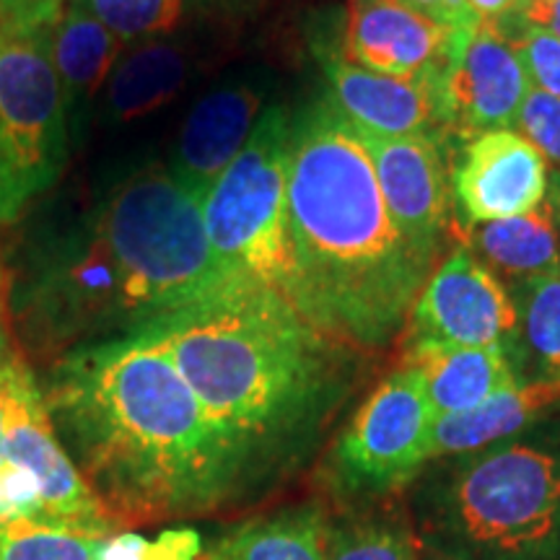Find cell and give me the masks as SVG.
I'll return each instance as SVG.
<instances>
[{"label": "cell", "instance_id": "obj_22", "mask_svg": "<svg viewBox=\"0 0 560 560\" xmlns=\"http://www.w3.org/2000/svg\"><path fill=\"white\" fill-rule=\"evenodd\" d=\"M325 516L301 506L231 529L202 560H325Z\"/></svg>", "mask_w": 560, "mask_h": 560}, {"label": "cell", "instance_id": "obj_1", "mask_svg": "<svg viewBox=\"0 0 560 560\" xmlns=\"http://www.w3.org/2000/svg\"><path fill=\"white\" fill-rule=\"evenodd\" d=\"M223 285L202 202L170 166L151 164L37 240L11 283V310L34 346L68 353L143 332Z\"/></svg>", "mask_w": 560, "mask_h": 560}, {"label": "cell", "instance_id": "obj_7", "mask_svg": "<svg viewBox=\"0 0 560 560\" xmlns=\"http://www.w3.org/2000/svg\"><path fill=\"white\" fill-rule=\"evenodd\" d=\"M70 143L52 26H0V223L19 221L62 177Z\"/></svg>", "mask_w": 560, "mask_h": 560}, {"label": "cell", "instance_id": "obj_34", "mask_svg": "<svg viewBox=\"0 0 560 560\" xmlns=\"http://www.w3.org/2000/svg\"><path fill=\"white\" fill-rule=\"evenodd\" d=\"M465 3L470 5V11L480 21H490V24H495V21L506 19L520 9L522 0H465Z\"/></svg>", "mask_w": 560, "mask_h": 560}, {"label": "cell", "instance_id": "obj_20", "mask_svg": "<svg viewBox=\"0 0 560 560\" xmlns=\"http://www.w3.org/2000/svg\"><path fill=\"white\" fill-rule=\"evenodd\" d=\"M125 47L128 45L117 39L102 21L75 3H68L58 24L52 26V62L66 94L70 140L81 138L91 104L102 94Z\"/></svg>", "mask_w": 560, "mask_h": 560}, {"label": "cell", "instance_id": "obj_12", "mask_svg": "<svg viewBox=\"0 0 560 560\" xmlns=\"http://www.w3.org/2000/svg\"><path fill=\"white\" fill-rule=\"evenodd\" d=\"M529 91L516 47L499 24L480 21L465 34L441 83L444 130L465 140L486 130L511 128Z\"/></svg>", "mask_w": 560, "mask_h": 560}, {"label": "cell", "instance_id": "obj_8", "mask_svg": "<svg viewBox=\"0 0 560 560\" xmlns=\"http://www.w3.org/2000/svg\"><path fill=\"white\" fill-rule=\"evenodd\" d=\"M433 423L418 376L408 369L389 374L335 441V490L348 501H374L408 486L431 462Z\"/></svg>", "mask_w": 560, "mask_h": 560}, {"label": "cell", "instance_id": "obj_31", "mask_svg": "<svg viewBox=\"0 0 560 560\" xmlns=\"http://www.w3.org/2000/svg\"><path fill=\"white\" fill-rule=\"evenodd\" d=\"M202 540L198 529L172 527L164 529L156 540H145L143 560H200Z\"/></svg>", "mask_w": 560, "mask_h": 560}, {"label": "cell", "instance_id": "obj_3", "mask_svg": "<svg viewBox=\"0 0 560 560\" xmlns=\"http://www.w3.org/2000/svg\"><path fill=\"white\" fill-rule=\"evenodd\" d=\"M143 332L219 431L240 495L299 465L348 382L346 346L265 285H223Z\"/></svg>", "mask_w": 560, "mask_h": 560}, {"label": "cell", "instance_id": "obj_24", "mask_svg": "<svg viewBox=\"0 0 560 560\" xmlns=\"http://www.w3.org/2000/svg\"><path fill=\"white\" fill-rule=\"evenodd\" d=\"M325 560H420L416 535L387 516H353L327 524Z\"/></svg>", "mask_w": 560, "mask_h": 560}, {"label": "cell", "instance_id": "obj_18", "mask_svg": "<svg viewBox=\"0 0 560 560\" xmlns=\"http://www.w3.org/2000/svg\"><path fill=\"white\" fill-rule=\"evenodd\" d=\"M192 66V52L170 37L128 45L102 89V117L128 125L161 109L187 86Z\"/></svg>", "mask_w": 560, "mask_h": 560}, {"label": "cell", "instance_id": "obj_11", "mask_svg": "<svg viewBox=\"0 0 560 560\" xmlns=\"http://www.w3.org/2000/svg\"><path fill=\"white\" fill-rule=\"evenodd\" d=\"M465 34L470 32H454L402 0H348L340 50L374 73L444 83Z\"/></svg>", "mask_w": 560, "mask_h": 560}, {"label": "cell", "instance_id": "obj_37", "mask_svg": "<svg viewBox=\"0 0 560 560\" xmlns=\"http://www.w3.org/2000/svg\"><path fill=\"white\" fill-rule=\"evenodd\" d=\"M431 560H444V558H431Z\"/></svg>", "mask_w": 560, "mask_h": 560}, {"label": "cell", "instance_id": "obj_25", "mask_svg": "<svg viewBox=\"0 0 560 560\" xmlns=\"http://www.w3.org/2000/svg\"><path fill=\"white\" fill-rule=\"evenodd\" d=\"M520 338L535 355L542 380H560V270L520 289Z\"/></svg>", "mask_w": 560, "mask_h": 560}, {"label": "cell", "instance_id": "obj_10", "mask_svg": "<svg viewBox=\"0 0 560 560\" xmlns=\"http://www.w3.org/2000/svg\"><path fill=\"white\" fill-rule=\"evenodd\" d=\"M405 325L408 342L495 348L509 355L520 338V306L462 244L425 280Z\"/></svg>", "mask_w": 560, "mask_h": 560}, {"label": "cell", "instance_id": "obj_6", "mask_svg": "<svg viewBox=\"0 0 560 560\" xmlns=\"http://www.w3.org/2000/svg\"><path fill=\"white\" fill-rule=\"evenodd\" d=\"M293 117L270 107L240 156L202 200V221L223 283H249L291 291L289 182Z\"/></svg>", "mask_w": 560, "mask_h": 560}, {"label": "cell", "instance_id": "obj_38", "mask_svg": "<svg viewBox=\"0 0 560 560\" xmlns=\"http://www.w3.org/2000/svg\"><path fill=\"white\" fill-rule=\"evenodd\" d=\"M558 226H560V221H558Z\"/></svg>", "mask_w": 560, "mask_h": 560}, {"label": "cell", "instance_id": "obj_36", "mask_svg": "<svg viewBox=\"0 0 560 560\" xmlns=\"http://www.w3.org/2000/svg\"><path fill=\"white\" fill-rule=\"evenodd\" d=\"M0 278H3V270H0ZM0 285H3V283H0Z\"/></svg>", "mask_w": 560, "mask_h": 560}, {"label": "cell", "instance_id": "obj_14", "mask_svg": "<svg viewBox=\"0 0 560 560\" xmlns=\"http://www.w3.org/2000/svg\"><path fill=\"white\" fill-rule=\"evenodd\" d=\"M454 192L470 223L514 219L548 200V161L522 132L501 128L467 140L452 172Z\"/></svg>", "mask_w": 560, "mask_h": 560}, {"label": "cell", "instance_id": "obj_39", "mask_svg": "<svg viewBox=\"0 0 560 560\" xmlns=\"http://www.w3.org/2000/svg\"><path fill=\"white\" fill-rule=\"evenodd\" d=\"M200 560H202V558H200Z\"/></svg>", "mask_w": 560, "mask_h": 560}, {"label": "cell", "instance_id": "obj_21", "mask_svg": "<svg viewBox=\"0 0 560 560\" xmlns=\"http://www.w3.org/2000/svg\"><path fill=\"white\" fill-rule=\"evenodd\" d=\"M558 221L556 202L545 200L540 208L514 219L470 223L465 229V247L520 291L529 280L560 270Z\"/></svg>", "mask_w": 560, "mask_h": 560}, {"label": "cell", "instance_id": "obj_28", "mask_svg": "<svg viewBox=\"0 0 560 560\" xmlns=\"http://www.w3.org/2000/svg\"><path fill=\"white\" fill-rule=\"evenodd\" d=\"M514 125L545 161L560 170V96L529 86Z\"/></svg>", "mask_w": 560, "mask_h": 560}, {"label": "cell", "instance_id": "obj_15", "mask_svg": "<svg viewBox=\"0 0 560 560\" xmlns=\"http://www.w3.org/2000/svg\"><path fill=\"white\" fill-rule=\"evenodd\" d=\"M332 104L355 128L376 136H439L441 83L382 75L350 62L335 45H314Z\"/></svg>", "mask_w": 560, "mask_h": 560}, {"label": "cell", "instance_id": "obj_17", "mask_svg": "<svg viewBox=\"0 0 560 560\" xmlns=\"http://www.w3.org/2000/svg\"><path fill=\"white\" fill-rule=\"evenodd\" d=\"M402 369L418 376L436 418L478 408L520 384L514 363L495 348L408 342Z\"/></svg>", "mask_w": 560, "mask_h": 560}, {"label": "cell", "instance_id": "obj_9", "mask_svg": "<svg viewBox=\"0 0 560 560\" xmlns=\"http://www.w3.org/2000/svg\"><path fill=\"white\" fill-rule=\"evenodd\" d=\"M3 429L5 459L30 470L39 486V522L107 537L115 524L68 457L55 433L42 387L32 369L13 350L3 371Z\"/></svg>", "mask_w": 560, "mask_h": 560}, {"label": "cell", "instance_id": "obj_26", "mask_svg": "<svg viewBox=\"0 0 560 560\" xmlns=\"http://www.w3.org/2000/svg\"><path fill=\"white\" fill-rule=\"evenodd\" d=\"M102 535L21 520L0 527V560H94Z\"/></svg>", "mask_w": 560, "mask_h": 560}, {"label": "cell", "instance_id": "obj_13", "mask_svg": "<svg viewBox=\"0 0 560 560\" xmlns=\"http://www.w3.org/2000/svg\"><path fill=\"white\" fill-rule=\"evenodd\" d=\"M355 132L374 164L392 221L405 242L433 268L441 234L450 223V192L439 136H376L361 128Z\"/></svg>", "mask_w": 560, "mask_h": 560}, {"label": "cell", "instance_id": "obj_16", "mask_svg": "<svg viewBox=\"0 0 560 560\" xmlns=\"http://www.w3.org/2000/svg\"><path fill=\"white\" fill-rule=\"evenodd\" d=\"M265 115V89L255 81L226 83L195 104L172 153V177L200 202L240 156Z\"/></svg>", "mask_w": 560, "mask_h": 560}, {"label": "cell", "instance_id": "obj_35", "mask_svg": "<svg viewBox=\"0 0 560 560\" xmlns=\"http://www.w3.org/2000/svg\"><path fill=\"white\" fill-rule=\"evenodd\" d=\"M11 348L5 342V332L3 325H0V465L5 462V429H3V371H5V361H9Z\"/></svg>", "mask_w": 560, "mask_h": 560}, {"label": "cell", "instance_id": "obj_33", "mask_svg": "<svg viewBox=\"0 0 560 560\" xmlns=\"http://www.w3.org/2000/svg\"><path fill=\"white\" fill-rule=\"evenodd\" d=\"M516 13L532 26L550 32L560 39V0H522Z\"/></svg>", "mask_w": 560, "mask_h": 560}, {"label": "cell", "instance_id": "obj_27", "mask_svg": "<svg viewBox=\"0 0 560 560\" xmlns=\"http://www.w3.org/2000/svg\"><path fill=\"white\" fill-rule=\"evenodd\" d=\"M503 34L516 47L532 89H540L545 94L560 96V39L550 32L532 26L520 13L495 21Z\"/></svg>", "mask_w": 560, "mask_h": 560}, {"label": "cell", "instance_id": "obj_30", "mask_svg": "<svg viewBox=\"0 0 560 560\" xmlns=\"http://www.w3.org/2000/svg\"><path fill=\"white\" fill-rule=\"evenodd\" d=\"M70 0H0V26L42 30L55 26Z\"/></svg>", "mask_w": 560, "mask_h": 560}, {"label": "cell", "instance_id": "obj_4", "mask_svg": "<svg viewBox=\"0 0 560 560\" xmlns=\"http://www.w3.org/2000/svg\"><path fill=\"white\" fill-rule=\"evenodd\" d=\"M285 206L293 306L340 346H387L433 270L395 226L369 151L330 100L293 117Z\"/></svg>", "mask_w": 560, "mask_h": 560}, {"label": "cell", "instance_id": "obj_19", "mask_svg": "<svg viewBox=\"0 0 560 560\" xmlns=\"http://www.w3.org/2000/svg\"><path fill=\"white\" fill-rule=\"evenodd\" d=\"M560 405V380L520 382L478 408L436 418L431 433V459L467 457L501 444Z\"/></svg>", "mask_w": 560, "mask_h": 560}, {"label": "cell", "instance_id": "obj_23", "mask_svg": "<svg viewBox=\"0 0 560 560\" xmlns=\"http://www.w3.org/2000/svg\"><path fill=\"white\" fill-rule=\"evenodd\" d=\"M125 45L170 37L190 19L195 0H70Z\"/></svg>", "mask_w": 560, "mask_h": 560}, {"label": "cell", "instance_id": "obj_32", "mask_svg": "<svg viewBox=\"0 0 560 560\" xmlns=\"http://www.w3.org/2000/svg\"><path fill=\"white\" fill-rule=\"evenodd\" d=\"M402 3L454 32H472L480 24V19L475 16L465 0H402Z\"/></svg>", "mask_w": 560, "mask_h": 560}, {"label": "cell", "instance_id": "obj_29", "mask_svg": "<svg viewBox=\"0 0 560 560\" xmlns=\"http://www.w3.org/2000/svg\"><path fill=\"white\" fill-rule=\"evenodd\" d=\"M21 520H42V493L30 470L5 459L0 465V527Z\"/></svg>", "mask_w": 560, "mask_h": 560}, {"label": "cell", "instance_id": "obj_5", "mask_svg": "<svg viewBox=\"0 0 560 560\" xmlns=\"http://www.w3.org/2000/svg\"><path fill=\"white\" fill-rule=\"evenodd\" d=\"M416 514L433 558L560 560V450L501 441L467 454Z\"/></svg>", "mask_w": 560, "mask_h": 560}, {"label": "cell", "instance_id": "obj_2", "mask_svg": "<svg viewBox=\"0 0 560 560\" xmlns=\"http://www.w3.org/2000/svg\"><path fill=\"white\" fill-rule=\"evenodd\" d=\"M42 395L112 524L182 520L240 495L219 431L145 332L68 350Z\"/></svg>", "mask_w": 560, "mask_h": 560}]
</instances>
